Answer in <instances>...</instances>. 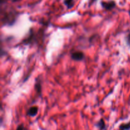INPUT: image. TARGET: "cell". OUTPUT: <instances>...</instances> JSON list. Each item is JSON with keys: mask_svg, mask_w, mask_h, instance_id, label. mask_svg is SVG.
Returning <instances> with one entry per match:
<instances>
[{"mask_svg": "<svg viewBox=\"0 0 130 130\" xmlns=\"http://www.w3.org/2000/svg\"><path fill=\"white\" fill-rule=\"evenodd\" d=\"M39 108L36 105L30 107L27 111V115L30 117H34L38 114Z\"/></svg>", "mask_w": 130, "mask_h": 130, "instance_id": "cell-4", "label": "cell"}, {"mask_svg": "<svg viewBox=\"0 0 130 130\" xmlns=\"http://www.w3.org/2000/svg\"><path fill=\"white\" fill-rule=\"evenodd\" d=\"M5 1H7V0H1V4H3L4 2H5Z\"/></svg>", "mask_w": 130, "mask_h": 130, "instance_id": "cell-12", "label": "cell"}, {"mask_svg": "<svg viewBox=\"0 0 130 130\" xmlns=\"http://www.w3.org/2000/svg\"><path fill=\"white\" fill-rule=\"evenodd\" d=\"M119 130H130V122L121 124L119 127Z\"/></svg>", "mask_w": 130, "mask_h": 130, "instance_id": "cell-8", "label": "cell"}, {"mask_svg": "<svg viewBox=\"0 0 130 130\" xmlns=\"http://www.w3.org/2000/svg\"><path fill=\"white\" fill-rule=\"evenodd\" d=\"M16 130H27V129L26 128H25V126H24V124H20L18 126Z\"/></svg>", "mask_w": 130, "mask_h": 130, "instance_id": "cell-9", "label": "cell"}, {"mask_svg": "<svg viewBox=\"0 0 130 130\" xmlns=\"http://www.w3.org/2000/svg\"><path fill=\"white\" fill-rule=\"evenodd\" d=\"M96 126L100 130H105V128H106V125H105V121H104V119L101 118V119L96 123Z\"/></svg>", "mask_w": 130, "mask_h": 130, "instance_id": "cell-6", "label": "cell"}, {"mask_svg": "<svg viewBox=\"0 0 130 130\" xmlns=\"http://www.w3.org/2000/svg\"><path fill=\"white\" fill-rule=\"evenodd\" d=\"M34 88H35L36 91V94L38 95V96H40L42 93V86H41V80L37 79L36 81Z\"/></svg>", "mask_w": 130, "mask_h": 130, "instance_id": "cell-5", "label": "cell"}, {"mask_svg": "<svg viewBox=\"0 0 130 130\" xmlns=\"http://www.w3.org/2000/svg\"><path fill=\"white\" fill-rule=\"evenodd\" d=\"M101 6L103 8L106 10H111L116 7V3L114 0H110L108 1H102Z\"/></svg>", "mask_w": 130, "mask_h": 130, "instance_id": "cell-3", "label": "cell"}, {"mask_svg": "<svg viewBox=\"0 0 130 130\" xmlns=\"http://www.w3.org/2000/svg\"><path fill=\"white\" fill-rule=\"evenodd\" d=\"M71 56L72 60L75 61H77V62L83 60H85V58H86L85 54L84 53V52L80 50L73 51V52H72V53H71Z\"/></svg>", "mask_w": 130, "mask_h": 130, "instance_id": "cell-2", "label": "cell"}, {"mask_svg": "<svg viewBox=\"0 0 130 130\" xmlns=\"http://www.w3.org/2000/svg\"><path fill=\"white\" fill-rule=\"evenodd\" d=\"M63 3L67 8V9H71L74 5V0H64Z\"/></svg>", "mask_w": 130, "mask_h": 130, "instance_id": "cell-7", "label": "cell"}, {"mask_svg": "<svg viewBox=\"0 0 130 130\" xmlns=\"http://www.w3.org/2000/svg\"><path fill=\"white\" fill-rule=\"evenodd\" d=\"M96 1H97V0H90V5L93 4Z\"/></svg>", "mask_w": 130, "mask_h": 130, "instance_id": "cell-11", "label": "cell"}, {"mask_svg": "<svg viewBox=\"0 0 130 130\" xmlns=\"http://www.w3.org/2000/svg\"><path fill=\"white\" fill-rule=\"evenodd\" d=\"M19 15V13L13 8H5V10L1 9V19L3 25L11 26L14 25Z\"/></svg>", "mask_w": 130, "mask_h": 130, "instance_id": "cell-1", "label": "cell"}, {"mask_svg": "<svg viewBox=\"0 0 130 130\" xmlns=\"http://www.w3.org/2000/svg\"><path fill=\"white\" fill-rule=\"evenodd\" d=\"M126 43L128 46H130V31L126 36Z\"/></svg>", "mask_w": 130, "mask_h": 130, "instance_id": "cell-10", "label": "cell"}]
</instances>
